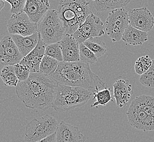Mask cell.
Returning a JSON list of instances; mask_svg holds the SVG:
<instances>
[{
  "label": "cell",
  "instance_id": "obj_1",
  "mask_svg": "<svg viewBox=\"0 0 154 142\" xmlns=\"http://www.w3.org/2000/svg\"><path fill=\"white\" fill-rule=\"evenodd\" d=\"M58 83L41 72H31L27 80L19 82L16 93L25 106L46 110L52 107L57 95Z\"/></svg>",
  "mask_w": 154,
  "mask_h": 142
},
{
  "label": "cell",
  "instance_id": "obj_2",
  "mask_svg": "<svg viewBox=\"0 0 154 142\" xmlns=\"http://www.w3.org/2000/svg\"><path fill=\"white\" fill-rule=\"evenodd\" d=\"M50 77L57 83L68 86L89 89L95 92L107 87L91 70L89 64L79 62H59L57 71Z\"/></svg>",
  "mask_w": 154,
  "mask_h": 142
},
{
  "label": "cell",
  "instance_id": "obj_3",
  "mask_svg": "<svg viewBox=\"0 0 154 142\" xmlns=\"http://www.w3.org/2000/svg\"><path fill=\"white\" fill-rule=\"evenodd\" d=\"M57 11L66 32L72 35L92 13L89 2L86 0H61Z\"/></svg>",
  "mask_w": 154,
  "mask_h": 142
},
{
  "label": "cell",
  "instance_id": "obj_4",
  "mask_svg": "<svg viewBox=\"0 0 154 142\" xmlns=\"http://www.w3.org/2000/svg\"><path fill=\"white\" fill-rule=\"evenodd\" d=\"M93 95V92L89 89L58 83L57 95L51 108L59 112L72 110L87 103Z\"/></svg>",
  "mask_w": 154,
  "mask_h": 142
},
{
  "label": "cell",
  "instance_id": "obj_5",
  "mask_svg": "<svg viewBox=\"0 0 154 142\" xmlns=\"http://www.w3.org/2000/svg\"><path fill=\"white\" fill-rule=\"evenodd\" d=\"M37 31L47 45L59 42L66 34L59 13L55 9H49L39 21Z\"/></svg>",
  "mask_w": 154,
  "mask_h": 142
},
{
  "label": "cell",
  "instance_id": "obj_6",
  "mask_svg": "<svg viewBox=\"0 0 154 142\" xmlns=\"http://www.w3.org/2000/svg\"><path fill=\"white\" fill-rule=\"evenodd\" d=\"M59 125L56 119L48 114L34 119L26 125L25 141L36 142L45 139L57 132Z\"/></svg>",
  "mask_w": 154,
  "mask_h": 142
},
{
  "label": "cell",
  "instance_id": "obj_7",
  "mask_svg": "<svg viewBox=\"0 0 154 142\" xmlns=\"http://www.w3.org/2000/svg\"><path fill=\"white\" fill-rule=\"evenodd\" d=\"M129 25L128 11L124 8L111 11L106 21V31L113 42L120 41Z\"/></svg>",
  "mask_w": 154,
  "mask_h": 142
},
{
  "label": "cell",
  "instance_id": "obj_8",
  "mask_svg": "<svg viewBox=\"0 0 154 142\" xmlns=\"http://www.w3.org/2000/svg\"><path fill=\"white\" fill-rule=\"evenodd\" d=\"M104 24L101 19L94 13L87 17L86 20L75 32L73 36L79 44L87 39L101 37L104 34Z\"/></svg>",
  "mask_w": 154,
  "mask_h": 142
},
{
  "label": "cell",
  "instance_id": "obj_9",
  "mask_svg": "<svg viewBox=\"0 0 154 142\" xmlns=\"http://www.w3.org/2000/svg\"><path fill=\"white\" fill-rule=\"evenodd\" d=\"M8 32L11 35L29 36L37 32V24L33 23L25 12L13 14L8 21Z\"/></svg>",
  "mask_w": 154,
  "mask_h": 142
},
{
  "label": "cell",
  "instance_id": "obj_10",
  "mask_svg": "<svg viewBox=\"0 0 154 142\" xmlns=\"http://www.w3.org/2000/svg\"><path fill=\"white\" fill-rule=\"evenodd\" d=\"M0 57L1 63L5 66H14L23 59L17 45L11 36L3 37L0 45Z\"/></svg>",
  "mask_w": 154,
  "mask_h": 142
},
{
  "label": "cell",
  "instance_id": "obj_11",
  "mask_svg": "<svg viewBox=\"0 0 154 142\" xmlns=\"http://www.w3.org/2000/svg\"><path fill=\"white\" fill-rule=\"evenodd\" d=\"M129 25L138 30L148 32L154 26V17L150 11L145 7L128 11Z\"/></svg>",
  "mask_w": 154,
  "mask_h": 142
},
{
  "label": "cell",
  "instance_id": "obj_12",
  "mask_svg": "<svg viewBox=\"0 0 154 142\" xmlns=\"http://www.w3.org/2000/svg\"><path fill=\"white\" fill-rule=\"evenodd\" d=\"M126 116L131 126L138 130L144 132L154 131V118L142 111L130 105Z\"/></svg>",
  "mask_w": 154,
  "mask_h": 142
},
{
  "label": "cell",
  "instance_id": "obj_13",
  "mask_svg": "<svg viewBox=\"0 0 154 142\" xmlns=\"http://www.w3.org/2000/svg\"><path fill=\"white\" fill-rule=\"evenodd\" d=\"M59 43L63 61H80V44L73 35L66 33Z\"/></svg>",
  "mask_w": 154,
  "mask_h": 142
},
{
  "label": "cell",
  "instance_id": "obj_14",
  "mask_svg": "<svg viewBox=\"0 0 154 142\" xmlns=\"http://www.w3.org/2000/svg\"><path fill=\"white\" fill-rule=\"evenodd\" d=\"M57 142H85L86 138L78 127L62 121L57 132Z\"/></svg>",
  "mask_w": 154,
  "mask_h": 142
},
{
  "label": "cell",
  "instance_id": "obj_15",
  "mask_svg": "<svg viewBox=\"0 0 154 142\" xmlns=\"http://www.w3.org/2000/svg\"><path fill=\"white\" fill-rule=\"evenodd\" d=\"M49 0H26L24 12L33 23L37 24L49 10Z\"/></svg>",
  "mask_w": 154,
  "mask_h": 142
},
{
  "label": "cell",
  "instance_id": "obj_16",
  "mask_svg": "<svg viewBox=\"0 0 154 142\" xmlns=\"http://www.w3.org/2000/svg\"><path fill=\"white\" fill-rule=\"evenodd\" d=\"M114 97L119 108L126 106L134 94L132 86L128 80L119 79L113 84Z\"/></svg>",
  "mask_w": 154,
  "mask_h": 142
},
{
  "label": "cell",
  "instance_id": "obj_17",
  "mask_svg": "<svg viewBox=\"0 0 154 142\" xmlns=\"http://www.w3.org/2000/svg\"><path fill=\"white\" fill-rule=\"evenodd\" d=\"M47 45L40 37L36 48L27 56H25L20 63L27 66L31 72H39V66L45 55Z\"/></svg>",
  "mask_w": 154,
  "mask_h": 142
},
{
  "label": "cell",
  "instance_id": "obj_18",
  "mask_svg": "<svg viewBox=\"0 0 154 142\" xmlns=\"http://www.w3.org/2000/svg\"><path fill=\"white\" fill-rule=\"evenodd\" d=\"M11 37L24 57L36 48L41 37L38 31L26 37L18 35H11Z\"/></svg>",
  "mask_w": 154,
  "mask_h": 142
},
{
  "label": "cell",
  "instance_id": "obj_19",
  "mask_svg": "<svg viewBox=\"0 0 154 142\" xmlns=\"http://www.w3.org/2000/svg\"><path fill=\"white\" fill-rule=\"evenodd\" d=\"M122 40L128 45H141L148 40V33L128 25L122 37Z\"/></svg>",
  "mask_w": 154,
  "mask_h": 142
},
{
  "label": "cell",
  "instance_id": "obj_20",
  "mask_svg": "<svg viewBox=\"0 0 154 142\" xmlns=\"http://www.w3.org/2000/svg\"><path fill=\"white\" fill-rule=\"evenodd\" d=\"M130 105L142 110L148 116L154 118V97L147 95H141L132 101Z\"/></svg>",
  "mask_w": 154,
  "mask_h": 142
},
{
  "label": "cell",
  "instance_id": "obj_21",
  "mask_svg": "<svg viewBox=\"0 0 154 142\" xmlns=\"http://www.w3.org/2000/svg\"><path fill=\"white\" fill-rule=\"evenodd\" d=\"M131 1V0H96L94 1L93 5L97 12H105L124 8Z\"/></svg>",
  "mask_w": 154,
  "mask_h": 142
},
{
  "label": "cell",
  "instance_id": "obj_22",
  "mask_svg": "<svg viewBox=\"0 0 154 142\" xmlns=\"http://www.w3.org/2000/svg\"><path fill=\"white\" fill-rule=\"evenodd\" d=\"M1 77L6 86L17 87L19 82L15 74L14 66H5L1 70Z\"/></svg>",
  "mask_w": 154,
  "mask_h": 142
},
{
  "label": "cell",
  "instance_id": "obj_23",
  "mask_svg": "<svg viewBox=\"0 0 154 142\" xmlns=\"http://www.w3.org/2000/svg\"><path fill=\"white\" fill-rule=\"evenodd\" d=\"M59 64V61L57 60L45 55L39 66V72L48 76H51L57 71Z\"/></svg>",
  "mask_w": 154,
  "mask_h": 142
},
{
  "label": "cell",
  "instance_id": "obj_24",
  "mask_svg": "<svg viewBox=\"0 0 154 142\" xmlns=\"http://www.w3.org/2000/svg\"><path fill=\"white\" fill-rule=\"evenodd\" d=\"M83 43L92 51L97 57L103 56L107 51L106 44L98 37L87 39Z\"/></svg>",
  "mask_w": 154,
  "mask_h": 142
},
{
  "label": "cell",
  "instance_id": "obj_25",
  "mask_svg": "<svg viewBox=\"0 0 154 142\" xmlns=\"http://www.w3.org/2000/svg\"><path fill=\"white\" fill-rule=\"evenodd\" d=\"M93 100H96V101L91 105V108L97 107L99 105H107L110 101H113L110 90L107 88L96 92L93 95Z\"/></svg>",
  "mask_w": 154,
  "mask_h": 142
},
{
  "label": "cell",
  "instance_id": "obj_26",
  "mask_svg": "<svg viewBox=\"0 0 154 142\" xmlns=\"http://www.w3.org/2000/svg\"><path fill=\"white\" fill-rule=\"evenodd\" d=\"M152 60L148 55L141 56L138 59L134 65V71L137 74L142 76L151 67Z\"/></svg>",
  "mask_w": 154,
  "mask_h": 142
},
{
  "label": "cell",
  "instance_id": "obj_27",
  "mask_svg": "<svg viewBox=\"0 0 154 142\" xmlns=\"http://www.w3.org/2000/svg\"><path fill=\"white\" fill-rule=\"evenodd\" d=\"M97 57L84 43L80 44V61L88 64H94L97 61Z\"/></svg>",
  "mask_w": 154,
  "mask_h": 142
},
{
  "label": "cell",
  "instance_id": "obj_28",
  "mask_svg": "<svg viewBox=\"0 0 154 142\" xmlns=\"http://www.w3.org/2000/svg\"><path fill=\"white\" fill-rule=\"evenodd\" d=\"M45 55L51 56L59 62L63 61L62 51L59 42L47 45L45 48Z\"/></svg>",
  "mask_w": 154,
  "mask_h": 142
},
{
  "label": "cell",
  "instance_id": "obj_29",
  "mask_svg": "<svg viewBox=\"0 0 154 142\" xmlns=\"http://www.w3.org/2000/svg\"><path fill=\"white\" fill-rule=\"evenodd\" d=\"M139 82L143 85L148 88H154V59L151 67L145 73L140 76Z\"/></svg>",
  "mask_w": 154,
  "mask_h": 142
},
{
  "label": "cell",
  "instance_id": "obj_30",
  "mask_svg": "<svg viewBox=\"0 0 154 142\" xmlns=\"http://www.w3.org/2000/svg\"><path fill=\"white\" fill-rule=\"evenodd\" d=\"M14 67L15 74L18 78L19 82H24L28 79L31 72L27 66L20 62L18 64L14 65Z\"/></svg>",
  "mask_w": 154,
  "mask_h": 142
},
{
  "label": "cell",
  "instance_id": "obj_31",
  "mask_svg": "<svg viewBox=\"0 0 154 142\" xmlns=\"http://www.w3.org/2000/svg\"><path fill=\"white\" fill-rule=\"evenodd\" d=\"M11 5L10 12L13 14H18L24 11L26 0H3Z\"/></svg>",
  "mask_w": 154,
  "mask_h": 142
},
{
  "label": "cell",
  "instance_id": "obj_32",
  "mask_svg": "<svg viewBox=\"0 0 154 142\" xmlns=\"http://www.w3.org/2000/svg\"><path fill=\"white\" fill-rule=\"evenodd\" d=\"M36 142H57V133L55 132L45 139H42Z\"/></svg>",
  "mask_w": 154,
  "mask_h": 142
},
{
  "label": "cell",
  "instance_id": "obj_33",
  "mask_svg": "<svg viewBox=\"0 0 154 142\" xmlns=\"http://www.w3.org/2000/svg\"><path fill=\"white\" fill-rule=\"evenodd\" d=\"M5 6V1L3 0H0V10L2 11Z\"/></svg>",
  "mask_w": 154,
  "mask_h": 142
},
{
  "label": "cell",
  "instance_id": "obj_34",
  "mask_svg": "<svg viewBox=\"0 0 154 142\" xmlns=\"http://www.w3.org/2000/svg\"><path fill=\"white\" fill-rule=\"evenodd\" d=\"M93 1H96V0H92Z\"/></svg>",
  "mask_w": 154,
  "mask_h": 142
}]
</instances>
